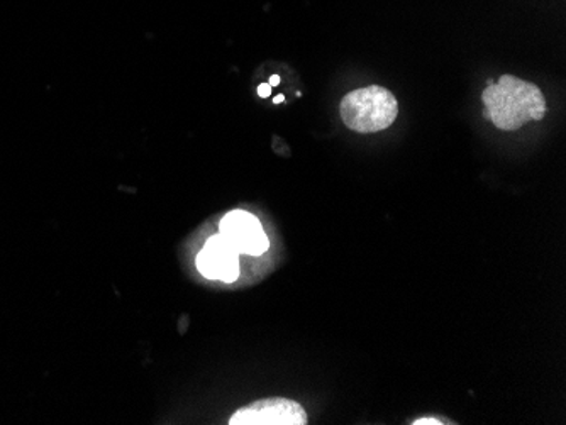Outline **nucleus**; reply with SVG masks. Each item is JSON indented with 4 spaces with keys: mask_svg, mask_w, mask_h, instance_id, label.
<instances>
[{
    "mask_svg": "<svg viewBox=\"0 0 566 425\" xmlns=\"http://www.w3.org/2000/svg\"><path fill=\"white\" fill-rule=\"evenodd\" d=\"M219 233L237 247L240 255L262 256L270 241L260 219L247 211H233L219 222Z\"/></svg>",
    "mask_w": 566,
    "mask_h": 425,
    "instance_id": "4",
    "label": "nucleus"
},
{
    "mask_svg": "<svg viewBox=\"0 0 566 425\" xmlns=\"http://www.w3.org/2000/svg\"><path fill=\"white\" fill-rule=\"evenodd\" d=\"M485 113L501 131H517L524 124L543 120L546 98L542 88L514 75H502L497 84L491 82L482 94Z\"/></svg>",
    "mask_w": 566,
    "mask_h": 425,
    "instance_id": "1",
    "label": "nucleus"
},
{
    "mask_svg": "<svg viewBox=\"0 0 566 425\" xmlns=\"http://www.w3.org/2000/svg\"><path fill=\"white\" fill-rule=\"evenodd\" d=\"M259 95L263 98L270 97V95H272V87H270V84L260 85Z\"/></svg>",
    "mask_w": 566,
    "mask_h": 425,
    "instance_id": "6",
    "label": "nucleus"
},
{
    "mask_svg": "<svg viewBox=\"0 0 566 425\" xmlns=\"http://www.w3.org/2000/svg\"><path fill=\"white\" fill-rule=\"evenodd\" d=\"M440 425V421H436V418H419V421L415 422V425Z\"/></svg>",
    "mask_w": 566,
    "mask_h": 425,
    "instance_id": "7",
    "label": "nucleus"
},
{
    "mask_svg": "<svg viewBox=\"0 0 566 425\" xmlns=\"http://www.w3.org/2000/svg\"><path fill=\"white\" fill-rule=\"evenodd\" d=\"M197 269L209 280L233 284L240 277V253L221 233L209 237L196 259Z\"/></svg>",
    "mask_w": 566,
    "mask_h": 425,
    "instance_id": "5",
    "label": "nucleus"
},
{
    "mask_svg": "<svg viewBox=\"0 0 566 425\" xmlns=\"http://www.w3.org/2000/svg\"><path fill=\"white\" fill-rule=\"evenodd\" d=\"M304 407L285 396H270L244 405L229 418V425H305Z\"/></svg>",
    "mask_w": 566,
    "mask_h": 425,
    "instance_id": "3",
    "label": "nucleus"
},
{
    "mask_svg": "<svg viewBox=\"0 0 566 425\" xmlns=\"http://www.w3.org/2000/svg\"><path fill=\"white\" fill-rule=\"evenodd\" d=\"M339 114L346 128L359 135H374L396 123L399 103L389 88L370 85L346 94L339 104Z\"/></svg>",
    "mask_w": 566,
    "mask_h": 425,
    "instance_id": "2",
    "label": "nucleus"
},
{
    "mask_svg": "<svg viewBox=\"0 0 566 425\" xmlns=\"http://www.w3.org/2000/svg\"><path fill=\"white\" fill-rule=\"evenodd\" d=\"M283 100H285V97H283L282 94H280V95H276L275 98H273V104H282Z\"/></svg>",
    "mask_w": 566,
    "mask_h": 425,
    "instance_id": "9",
    "label": "nucleus"
},
{
    "mask_svg": "<svg viewBox=\"0 0 566 425\" xmlns=\"http://www.w3.org/2000/svg\"><path fill=\"white\" fill-rule=\"evenodd\" d=\"M280 84V77L279 75H273L272 78H270V87H276V85Z\"/></svg>",
    "mask_w": 566,
    "mask_h": 425,
    "instance_id": "8",
    "label": "nucleus"
}]
</instances>
